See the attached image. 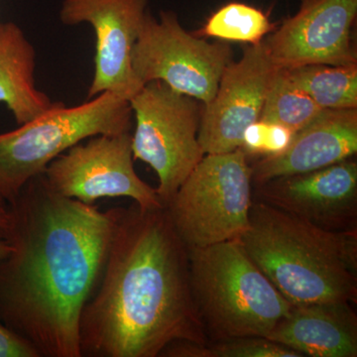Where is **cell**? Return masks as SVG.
Wrapping results in <instances>:
<instances>
[{"mask_svg":"<svg viewBox=\"0 0 357 357\" xmlns=\"http://www.w3.org/2000/svg\"><path fill=\"white\" fill-rule=\"evenodd\" d=\"M192 295L208 342L267 338L290 311L237 241L189 250Z\"/></svg>","mask_w":357,"mask_h":357,"instance_id":"cell-4","label":"cell"},{"mask_svg":"<svg viewBox=\"0 0 357 357\" xmlns=\"http://www.w3.org/2000/svg\"><path fill=\"white\" fill-rule=\"evenodd\" d=\"M129 105L136 121L133 159L156 172L157 192L166 206L206 155L198 139L203 109L198 100L161 81L145 84Z\"/></svg>","mask_w":357,"mask_h":357,"instance_id":"cell-7","label":"cell"},{"mask_svg":"<svg viewBox=\"0 0 357 357\" xmlns=\"http://www.w3.org/2000/svg\"><path fill=\"white\" fill-rule=\"evenodd\" d=\"M148 0H64L66 26L88 23L96 35L95 73L88 100L114 91L126 100L141 88L132 69V51L148 14Z\"/></svg>","mask_w":357,"mask_h":357,"instance_id":"cell-10","label":"cell"},{"mask_svg":"<svg viewBox=\"0 0 357 357\" xmlns=\"http://www.w3.org/2000/svg\"><path fill=\"white\" fill-rule=\"evenodd\" d=\"M321 110L307 93L294 83L287 70L277 69L258 121L280 124L295 133Z\"/></svg>","mask_w":357,"mask_h":357,"instance_id":"cell-18","label":"cell"},{"mask_svg":"<svg viewBox=\"0 0 357 357\" xmlns=\"http://www.w3.org/2000/svg\"><path fill=\"white\" fill-rule=\"evenodd\" d=\"M0 24H1V22H0Z\"/></svg>","mask_w":357,"mask_h":357,"instance_id":"cell-24","label":"cell"},{"mask_svg":"<svg viewBox=\"0 0 357 357\" xmlns=\"http://www.w3.org/2000/svg\"><path fill=\"white\" fill-rule=\"evenodd\" d=\"M167 357H303L299 352L265 337H248L204 344L176 342L162 351Z\"/></svg>","mask_w":357,"mask_h":357,"instance_id":"cell-20","label":"cell"},{"mask_svg":"<svg viewBox=\"0 0 357 357\" xmlns=\"http://www.w3.org/2000/svg\"><path fill=\"white\" fill-rule=\"evenodd\" d=\"M237 243L291 304H356L357 229H319L253 199Z\"/></svg>","mask_w":357,"mask_h":357,"instance_id":"cell-3","label":"cell"},{"mask_svg":"<svg viewBox=\"0 0 357 357\" xmlns=\"http://www.w3.org/2000/svg\"><path fill=\"white\" fill-rule=\"evenodd\" d=\"M286 70L321 109H357V64L309 65Z\"/></svg>","mask_w":357,"mask_h":357,"instance_id":"cell-17","label":"cell"},{"mask_svg":"<svg viewBox=\"0 0 357 357\" xmlns=\"http://www.w3.org/2000/svg\"><path fill=\"white\" fill-rule=\"evenodd\" d=\"M252 176L238 148L206 154L166 204L188 250L237 241L249 227Z\"/></svg>","mask_w":357,"mask_h":357,"instance_id":"cell-6","label":"cell"},{"mask_svg":"<svg viewBox=\"0 0 357 357\" xmlns=\"http://www.w3.org/2000/svg\"><path fill=\"white\" fill-rule=\"evenodd\" d=\"M275 25L266 14L248 4L230 2L213 14L203 28L194 33L197 37H213L227 41L257 45Z\"/></svg>","mask_w":357,"mask_h":357,"instance_id":"cell-19","label":"cell"},{"mask_svg":"<svg viewBox=\"0 0 357 357\" xmlns=\"http://www.w3.org/2000/svg\"><path fill=\"white\" fill-rule=\"evenodd\" d=\"M252 196L319 229H357V164L351 160L255 185Z\"/></svg>","mask_w":357,"mask_h":357,"instance_id":"cell-13","label":"cell"},{"mask_svg":"<svg viewBox=\"0 0 357 357\" xmlns=\"http://www.w3.org/2000/svg\"><path fill=\"white\" fill-rule=\"evenodd\" d=\"M294 134L280 124L257 121L244 130L241 149L246 156H276L287 149Z\"/></svg>","mask_w":357,"mask_h":357,"instance_id":"cell-21","label":"cell"},{"mask_svg":"<svg viewBox=\"0 0 357 357\" xmlns=\"http://www.w3.org/2000/svg\"><path fill=\"white\" fill-rule=\"evenodd\" d=\"M352 305H292L267 338L303 356L356 357L357 316Z\"/></svg>","mask_w":357,"mask_h":357,"instance_id":"cell-15","label":"cell"},{"mask_svg":"<svg viewBox=\"0 0 357 357\" xmlns=\"http://www.w3.org/2000/svg\"><path fill=\"white\" fill-rule=\"evenodd\" d=\"M10 204L0 195V260L4 259L13 251L10 241Z\"/></svg>","mask_w":357,"mask_h":357,"instance_id":"cell-23","label":"cell"},{"mask_svg":"<svg viewBox=\"0 0 357 357\" xmlns=\"http://www.w3.org/2000/svg\"><path fill=\"white\" fill-rule=\"evenodd\" d=\"M129 100L105 91L77 107L57 102L15 130L0 134V195L10 203L53 160L96 135L131 132Z\"/></svg>","mask_w":357,"mask_h":357,"instance_id":"cell-5","label":"cell"},{"mask_svg":"<svg viewBox=\"0 0 357 357\" xmlns=\"http://www.w3.org/2000/svg\"><path fill=\"white\" fill-rule=\"evenodd\" d=\"M230 57L229 45L208 43L185 31L173 11H161L159 20L148 13L133 47L132 69L142 86L161 81L206 105Z\"/></svg>","mask_w":357,"mask_h":357,"instance_id":"cell-8","label":"cell"},{"mask_svg":"<svg viewBox=\"0 0 357 357\" xmlns=\"http://www.w3.org/2000/svg\"><path fill=\"white\" fill-rule=\"evenodd\" d=\"M36 51L20 26L0 24V102L10 110L20 126L51 109L52 102L39 91L35 79Z\"/></svg>","mask_w":357,"mask_h":357,"instance_id":"cell-16","label":"cell"},{"mask_svg":"<svg viewBox=\"0 0 357 357\" xmlns=\"http://www.w3.org/2000/svg\"><path fill=\"white\" fill-rule=\"evenodd\" d=\"M357 0H301L299 11L264 39L278 69L357 64L351 30Z\"/></svg>","mask_w":357,"mask_h":357,"instance_id":"cell-12","label":"cell"},{"mask_svg":"<svg viewBox=\"0 0 357 357\" xmlns=\"http://www.w3.org/2000/svg\"><path fill=\"white\" fill-rule=\"evenodd\" d=\"M0 357H40L30 342L21 337L0 319Z\"/></svg>","mask_w":357,"mask_h":357,"instance_id":"cell-22","label":"cell"},{"mask_svg":"<svg viewBox=\"0 0 357 357\" xmlns=\"http://www.w3.org/2000/svg\"><path fill=\"white\" fill-rule=\"evenodd\" d=\"M132 134L96 135L51 162L44 176L66 198L95 204L102 198H129L144 210L162 208L157 190L134 170Z\"/></svg>","mask_w":357,"mask_h":357,"instance_id":"cell-9","label":"cell"},{"mask_svg":"<svg viewBox=\"0 0 357 357\" xmlns=\"http://www.w3.org/2000/svg\"><path fill=\"white\" fill-rule=\"evenodd\" d=\"M357 152V110L323 109L293 136L287 149L250 166L252 182L319 170Z\"/></svg>","mask_w":357,"mask_h":357,"instance_id":"cell-14","label":"cell"},{"mask_svg":"<svg viewBox=\"0 0 357 357\" xmlns=\"http://www.w3.org/2000/svg\"><path fill=\"white\" fill-rule=\"evenodd\" d=\"M277 69L264 40L246 48L238 62L227 66L215 98L202 110L198 139L204 154L241 148L244 130L259 119Z\"/></svg>","mask_w":357,"mask_h":357,"instance_id":"cell-11","label":"cell"},{"mask_svg":"<svg viewBox=\"0 0 357 357\" xmlns=\"http://www.w3.org/2000/svg\"><path fill=\"white\" fill-rule=\"evenodd\" d=\"M114 211L102 276L79 319L81 357H157L173 342H208L189 250L166 206Z\"/></svg>","mask_w":357,"mask_h":357,"instance_id":"cell-2","label":"cell"},{"mask_svg":"<svg viewBox=\"0 0 357 357\" xmlns=\"http://www.w3.org/2000/svg\"><path fill=\"white\" fill-rule=\"evenodd\" d=\"M9 204L13 249L0 260V319L40 357H81L79 319L102 276L114 208L66 198L44 174Z\"/></svg>","mask_w":357,"mask_h":357,"instance_id":"cell-1","label":"cell"}]
</instances>
